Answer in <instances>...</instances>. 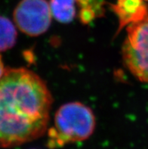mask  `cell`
Masks as SVG:
<instances>
[{
	"label": "cell",
	"mask_w": 148,
	"mask_h": 149,
	"mask_svg": "<svg viewBox=\"0 0 148 149\" xmlns=\"http://www.w3.org/2000/svg\"><path fill=\"white\" fill-rule=\"evenodd\" d=\"M114 9L122 25H129L148 15L144 0H117Z\"/></svg>",
	"instance_id": "obj_5"
},
{
	"label": "cell",
	"mask_w": 148,
	"mask_h": 149,
	"mask_svg": "<svg viewBox=\"0 0 148 149\" xmlns=\"http://www.w3.org/2000/svg\"><path fill=\"white\" fill-rule=\"evenodd\" d=\"M6 69L4 67L3 62H2V58H1V55H0V79L3 77V75L6 73Z\"/></svg>",
	"instance_id": "obj_9"
},
{
	"label": "cell",
	"mask_w": 148,
	"mask_h": 149,
	"mask_svg": "<svg viewBox=\"0 0 148 149\" xmlns=\"http://www.w3.org/2000/svg\"><path fill=\"white\" fill-rule=\"evenodd\" d=\"M17 40V31L13 23L4 16H0V52L13 47Z\"/></svg>",
	"instance_id": "obj_7"
},
{
	"label": "cell",
	"mask_w": 148,
	"mask_h": 149,
	"mask_svg": "<svg viewBox=\"0 0 148 149\" xmlns=\"http://www.w3.org/2000/svg\"><path fill=\"white\" fill-rule=\"evenodd\" d=\"M80 7V18L84 24L101 17L104 14L103 0H77Z\"/></svg>",
	"instance_id": "obj_8"
},
{
	"label": "cell",
	"mask_w": 148,
	"mask_h": 149,
	"mask_svg": "<svg viewBox=\"0 0 148 149\" xmlns=\"http://www.w3.org/2000/svg\"><path fill=\"white\" fill-rule=\"evenodd\" d=\"M52 96L43 79L25 68L6 69L0 79V147L41 137L47 130Z\"/></svg>",
	"instance_id": "obj_1"
},
{
	"label": "cell",
	"mask_w": 148,
	"mask_h": 149,
	"mask_svg": "<svg viewBox=\"0 0 148 149\" xmlns=\"http://www.w3.org/2000/svg\"><path fill=\"white\" fill-rule=\"evenodd\" d=\"M95 127V117L88 106L70 102L60 106L55 113L54 126L49 130V147L64 146L89 138Z\"/></svg>",
	"instance_id": "obj_2"
},
{
	"label": "cell",
	"mask_w": 148,
	"mask_h": 149,
	"mask_svg": "<svg viewBox=\"0 0 148 149\" xmlns=\"http://www.w3.org/2000/svg\"><path fill=\"white\" fill-rule=\"evenodd\" d=\"M77 0H51L50 8L52 17L60 23L71 22L76 15Z\"/></svg>",
	"instance_id": "obj_6"
},
{
	"label": "cell",
	"mask_w": 148,
	"mask_h": 149,
	"mask_svg": "<svg viewBox=\"0 0 148 149\" xmlns=\"http://www.w3.org/2000/svg\"><path fill=\"white\" fill-rule=\"evenodd\" d=\"M51 12L46 0H21L14 11L17 26L30 36H37L48 30L51 21Z\"/></svg>",
	"instance_id": "obj_4"
},
{
	"label": "cell",
	"mask_w": 148,
	"mask_h": 149,
	"mask_svg": "<svg viewBox=\"0 0 148 149\" xmlns=\"http://www.w3.org/2000/svg\"><path fill=\"white\" fill-rule=\"evenodd\" d=\"M122 56L131 74L148 83V15L128 25Z\"/></svg>",
	"instance_id": "obj_3"
},
{
	"label": "cell",
	"mask_w": 148,
	"mask_h": 149,
	"mask_svg": "<svg viewBox=\"0 0 148 149\" xmlns=\"http://www.w3.org/2000/svg\"><path fill=\"white\" fill-rule=\"evenodd\" d=\"M144 1H146V2H148V0H144Z\"/></svg>",
	"instance_id": "obj_10"
}]
</instances>
